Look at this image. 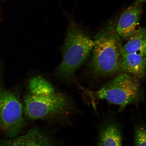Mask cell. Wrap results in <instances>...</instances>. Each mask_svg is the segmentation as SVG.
Here are the masks:
<instances>
[{"instance_id":"obj_1","label":"cell","mask_w":146,"mask_h":146,"mask_svg":"<svg viewBox=\"0 0 146 146\" xmlns=\"http://www.w3.org/2000/svg\"><path fill=\"white\" fill-rule=\"evenodd\" d=\"M94 45L88 33L70 18L62 46V61L56 70L58 75L74 81L78 69L90 56Z\"/></svg>"},{"instance_id":"obj_2","label":"cell","mask_w":146,"mask_h":146,"mask_svg":"<svg viewBox=\"0 0 146 146\" xmlns=\"http://www.w3.org/2000/svg\"><path fill=\"white\" fill-rule=\"evenodd\" d=\"M89 69L91 74L98 77H107L120 72L121 38L112 27H107L96 35Z\"/></svg>"},{"instance_id":"obj_3","label":"cell","mask_w":146,"mask_h":146,"mask_svg":"<svg viewBox=\"0 0 146 146\" xmlns=\"http://www.w3.org/2000/svg\"><path fill=\"white\" fill-rule=\"evenodd\" d=\"M141 81L126 73L120 72L98 90H86L85 95L90 100H106L119 106V111L127 106L137 105L145 100V94Z\"/></svg>"},{"instance_id":"obj_4","label":"cell","mask_w":146,"mask_h":146,"mask_svg":"<svg viewBox=\"0 0 146 146\" xmlns=\"http://www.w3.org/2000/svg\"><path fill=\"white\" fill-rule=\"evenodd\" d=\"M24 103V114L33 120L67 116L74 110V104L68 97L56 92L47 96L30 94L25 96Z\"/></svg>"},{"instance_id":"obj_5","label":"cell","mask_w":146,"mask_h":146,"mask_svg":"<svg viewBox=\"0 0 146 146\" xmlns=\"http://www.w3.org/2000/svg\"><path fill=\"white\" fill-rule=\"evenodd\" d=\"M24 107L19 95L0 81V129L9 137L19 134L25 125Z\"/></svg>"},{"instance_id":"obj_6","label":"cell","mask_w":146,"mask_h":146,"mask_svg":"<svg viewBox=\"0 0 146 146\" xmlns=\"http://www.w3.org/2000/svg\"><path fill=\"white\" fill-rule=\"evenodd\" d=\"M121 124L114 115L108 114L98 127L96 146H123Z\"/></svg>"},{"instance_id":"obj_7","label":"cell","mask_w":146,"mask_h":146,"mask_svg":"<svg viewBox=\"0 0 146 146\" xmlns=\"http://www.w3.org/2000/svg\"><path fill=\"white\" fill-rule=\"evenodd\" d=\"M145 0H136L120 15L116 32L120 38L127 40L138 27L143 12V4Z\"/></svg>"},{"instance_id":"obj_8","label":"cell","mask_w":146,"mask_h":146,"mask_svg":"<svg viewBox=\"0 0 146 146\" xmlns=\"http://www.w3.org/2000/svg\"><path fill=\"white\" fill-rule=\"evenodd\" d=\"M146 70V56L125 52L122 48L120 72L126 73L141 81L145 78Z\"/></svg>"},{"instance_id":"obj_9","label":"cell","mask_w":146,"mask_h":146,"mask_svg":"<svg viewBox=\"0 0 146 146\" xmlns=\"http://www.w3.org/2000/svg\"><path fill=\"white\" fill-rule=\"evenodd\" d=\"M0 146H52L48 138L36 129L23 135L3 141Z\"/></svg>"},{"instance_id":"obj_10","label":"cell","mask_w":146,"mask_h":146,"mask_svg":"<svg viewBox=\"0 0 146 146\" xmlns=\"http://www.w3.org/2000/svg\"><path fill=\"white\" fill-rule=\"evenodd\" d=\"M126 40L127 42L122 47L124 51L128 53H138L146 56V32L145 28L138 27Z\"/></svg>"},{"instance_id":"obj_11","label":"cell","mask_w":146,"mask_h":146,"mask_svg":"<svg viewBox=\"0 0 146 146\" xmlns=\"http://www.w3.org/2000/svg\"><path fill=\"white\" fill-rule=\"evenodd\" d=\"M29 87L30 94L35 95H49L55 92L50 82L40 76L31 78L29 82Z\"/></svg>"},{"instance_id":"obj_12","label":"cell","mask_w":146,"mask_h":146,"mask_svg":"<svg viewBox=\"0 0 146 146\" xmlns=\"http://www.w3.org/2000/svg\"><path fill=\"white\" fill-rule=\"evenodd\" d=\"M145 124L143 121L136 124L134 127V146H146Z\"/></svg>"}]
</instances>
